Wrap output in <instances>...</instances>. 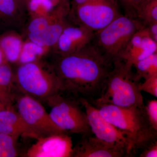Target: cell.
I'll list each match as a JSON object with an SVG mask.
<instances>
[{
  "label": "cell",
  "instance_id": "13",
  "mask_svg": "<svg viewBox=\"0 0 157 157\" xmlns=\"http://www.w3.org/2000/svg\"><path fill=\"white\" fill-rule=\"evenodd\" d=\"M94 32L82 26L64 28L57 45L62 56L76 52L92 42Z\"/></svg>",
  "mask_w": 157,
  "mask_h": 157
},
{
  "label": "cell",
  "instance_id": "20",
  "mask_svg": "<svg viewBox=\"0 0 157 157\" xmlns=\"http://www.w3.org/2000/svg\"><path fill=\"white\" fill-rule=\"evenodd\" d=\"M43 49L42 46L33 42L26 43L21 49L19 60L22 64L35 62L37 57L42 54Z\"/></svg>",
  "mask_w": 157,
  "mask_h": 157
},
{
  "label": "cell",
  "instance_id": "27",
  "mask_svg": "<svg viewBox=\"0 0 157 157\" xmlns=\"http://www.w3.org/2000/svg\"><path fill=\"white\" fill-rule=\"evenodd\" d=\"M140 157H157V140H155L141 150Z\"/></svg>",
  "mask_w": 157,
  "mask_h": 157
},
{
  "label": "cell",
  "instance_id": "32",
  "mask_svg": "<svg viewBox=\"0 0 157 157\" xmlns=\"http://www.w3.org/2000/svg\"><path fill=\"white\" fill-rule=\"evenodd\" d=\"M72 1H73V6L75 7V9H76L78 6L85 2L86 0H72Z\"/></svg>",
  "mask_w": 157,
  "mask_h": 157
},
{
  "label": "cell",
  "instance_id": "25",
  "mask_svg": "<svg viewBox=\"0 0 157 157\" xmlns=\"http://www.w3.org/2000/svg\"><path fill=\"white\" fill-rule=\"evenodd\" d=\"M49 25L46 18L39 17L31 22L29 26V30L30 33H37L43 30Z\"/></svg>",
  "mask_w": 157,
  "mask_h": 157
},
{
  "label": "cell",
  "instance_id": "14",
  "mask_svg": "<svg viewBox=\"0 0 157 157\" xmlns=\"http://www.w3.org/2000/svg\"><path fill=\"white\" fill-rule=\"evenodd\" d=\"M14 78L12 70L6 63L0 66V101L7 109H12L15 100Z\"/></svg>",
  "mask_w": 157,
  "mask_h": 157
},
{
  "label": "cell",
  "instance_id": "18",
  "mask_svg": "<svg viewBox=\"0 0 157 157\" xmlns=\"http://www.w3.org/2000/svg\"><path fill=\"white\" fill-rule=\"evenodd\" d=\"M133 67L136 69L135 75L139 81L157 75V52L137 62Z\"/></svg>",
  "mask_w": 157,
  "mask_h": 157
},
{
  "label": "cell",
  "instance_id": "26",
  "mask_svg": "<svg viewBox=\"0 0 157 157\" xmlns=\"http://www.w3.org/2000/svg\"><path fill=\"white\" fill-rule=\"evenodd\" d=\"M0 133L10 135L15 139H18L21 136H24V133L20 129L10 125L0 124Z\"/></svg>",
  "mask_w": 157,
  "mask_h": 157
},
{
  "label": "cell",
  "instance_id": "11",
  "mask_svg": "<svg viewBox=\"0 0 157 157\" xmlns=\"http://www.w3.org/2000/svg\"><path fill=\"white\" fill-rule=\"evenodd\" d=\"M91 135L82 136L73 147L72 157H130L125 149L104 142Z\"/></svg>",
  "mask_w": 157,
  "mask_h": 157
},
{
  "label": "cell",
  "instance_id": "31",
  "mask_svg": "<svg viewBox=\"0 0 157 157\" xmlns=\"http://www.w3.org/2000/svg\"><path fill=\"white\" fill-rule=\"evenodd\" d=\"M30 9L32 11H36L39 9V5L36 0H30L29 4Z\"/></svg>",
  "mask_w": 157,
  "mask_h": 157
},
{
  "label": "cell",
  "instance_id": "4",
  "mask_svg": "<svg viewBox=\"0 0 157 157\" xmlns=\"http://www.w3.org/2000/svg\"><path fill=\"white\" fill-rule=\"evenodd\" d=\"M144 26L137 17L121 14L104 28L94 32L92 42L114 62L120 60L130 39Z\"/></svg>",
  "mask_w": 157,
  "mask_h": 157
},
{
  "label": "cell",
  "instance_id": "8",
  "mask_svg": "<svg viewBox=\"0 0 157 157\" xmlns=\"http://www.w3.org/2000/svg\"><path fill=\"white\" fill-rule=\"evenodd\" d=\"M76 9L79 25L94 32L104 28L121 15L116 0H86Z\"/></svg>",
  "mask_w": 157,
  "mask_h": 157
},
{
  "label": "cell",
  "instance_id": "33",
  "mask_svg": "<svg viewBox=\"0 0 157 157\" xmlns=\"http://www.w3.org/2000/svg\"><path fill=\"white\" fill-rule=\"evenodd\" d=\"M5 59H6L3 53V51L0 47V66L6 63Z\"/></svg>",
  "mask_w": 157,
  "mask_h": 157
},
{
  "label": "cell",
  "instance_id": "5",
  "mask_svg": "<svg viewBox=\"0 0 157 157\" xmlns=\"http://www.w3.org/2000/svg\"><path fill=\"white\" fill-rule=\"evenodd\" d=\"M15 82L22 94L39 101H45L62 92L61 83L55 70L50 73L35 62L23 64L18 68Z\"/></svg>",
  "mask_w": 157,
  "mask_h": 157
},
{
  "label": "cell",
  "instance_id": "9",
  "mask_svg": "<svg viewBox=\"0 0 157 157\" xmlns=\"http://www.w3.org/2000/svg\"><path fill=\"white\" fill-rule=\"evenodd\" d=\"M78 99L85 110L92 134L104 142L125 149L130 157H132L129 142L124 134L107 121L101 115L99 109L88 100L83 98Z\"/></svg>",
  "mask_w": 157,
  "mask_h": 157
},
{
  "label": "cell",
  "instance_id": "35",
  "mask_svg": "<svg viewBox=\"0 0 157 157\" xmlns=\"http://www.w3.org/2000/svg\"><path fill=\"white\" fill-rule=\"evenodd\" d=\"M14 1H15V0H14ZM16 1H17V0H16Z\"/></svg>",
  "mask_w": 157,
  "mask_h": 157
},
{
  "label": "cell",
  "instance_id": "22",
  "mask_svg": "<svg viewBox=\"0 0 157 157\" xmlns=\"http://www.w3.org/2000/svg\"><path fill=\"white\" fill-rule=\"evenodd\" d=\"M144 109L149 122L153 128L157 131V100L147 101L146 105H144Z\"/></svg>",
  "mask_w": 157,
  "mask_h": 157
},
{
  "label": "cell",
  "instance_id": "21",
  "mask_svg": "<svg viewBox=\"0 0 157 157\" xmlns=\"http://www.w3.org/2000/svg\"><path fill=\"white\" fill-rule=\"evenodd\" d=\"M17 140L10 135L0 133V157L17 156Z\"/></svg>",
  "mask_w": 157,
  "mask_h": 157
},
{
  "label": "cell",
  "instance_id": "28",
  "mask_svg": "<svg viewBox=\"0 0 157 157\" xmlns=\"http://www.w3.org/2000/svg\"><path fill=\"white\" fill-rule=\"evenodd\" d=\"M148 31L150 36L155 42H157V23L144 25Z\"/></svg>",
  "mask_w": 157,
  "mask_h": 157
},
{
  "label": "cell",
  "instance_id": "7",
  "mask_svg": "<svg viewBox=\"0 0 157 157\" xmlns=\"http://www.w3.org/2000/svg\"><path fill=\"white\" fill-rule=\"evenodd\" d=\"M16 99L17 112L27 126L30 137L37 139L66 133L55 124L40 101L23 94Z\"/></svg>",
  "mask_w": 157,
  "mask_h": 157
},
{
  "label": "cell",
  "instance_id": "30",
  "mask_svg": "<svg viewBox=\"0 0 157 157\" xmlns=\"http://www.w3.org/2000/svg\"><path fill=\"white\" fill-rule=\"evenodd\" d=\"M144 1V0H126V2L128 6L131 7L130 9L135 11L137 6Z\"/></svg>",
  "mask_w": 157,
  "mask_h": 157
},
{
  "label": "cell",
  "instance_id": "16",
  "mask_svg": "<svg viewBox=\"0 0 157 157\" xmlns=\"http://www.w3.org/2000/svg\"><path fill=\"white\" fill-rule=\"evenodd\" d=\"M0 47L6 59L14 63L19 59L22 49L20 39L14 36H4L0 39Z\"/></svg>",
  "mask_w": 157,
  "mask_h": 157
},
{
  "label": "cell",
  "instance_id": "24",
  "mask_svg": "<svg viewBox=\"0 0 157 157\" xmlns=\"http://www.w3.org/2000/svg\"><path fill=\"white\" fill-rule=\"evenodd\" d=\"M15 9L14 0H0V17L11 16Z\"/></svg>",
  "mask_w": 157,
  "mask_h": 157
},
{
  "label": "cell",
  "instance_id": "2",
  "mask_svg": "<svg viewBox=\"0 0 157 157\" xmlns=\"http://www.w3.org/2000/svg\"><path fill=\"white\" fill-rule=\"evenodd\" d=\"M94 106L107 121L125 135L132 157L157 140V131L147 119L144 104L128 107L106 104Z\"/></svg>",
  "mask_w": 157,
  "mask_h": 157
},
{
  "label": "cell",
  "instance_id": "29",
  "mask_svg": "<svg viewBox=\"0 0 157 157\" xmlns=\"http://www.w3.org/2000/svg\"><path fill=\"white\" fill-rule=\"evenodd\" d=\"M39 6H42L47 10L49 11L53 7V3L51 0H36Z\"/></svg>",
  "mask_w": 157,
  "mask_h": 157
},
{
  "label": "cell",
  "instance_id": "17",
  "mask_svg": "<svg viewBox=\"0 0 157 157\" xmlns=\"http://www.w3.org/2000/svg\"><path fill=\"white\" fill-rule=\"evenodd\" d=\"M135 12L136 17L144 25L157 23V0H144Z\"/></svg>",
  "mask_w": 157,
  "mask_h": 157
},
{
  "label": "cell",
  "instance_id": "19",
  "mask_svg": "<svg viewBox=\"0 0 157 157\" xmlns=\"http://www.w3.org/2000/svg\"><path fill=\"white\" fill-rule=\"evenodd\" d=\"M0 124L10 125L20 129L24 136L30 137L28 128L19 113L12 109H6L0 111Z\"/></svg>",
  "mask_w": 157,
  "mask_h": 157
},
{
  "label": "cell",
  "instance_id": "23",
  "mask_svg": "<svg viewBox=\"0 0 157 157\" xmlns=\"http://www.w3.org/2000/svg\"><path fill=\"white\" fill-rule=\"evenodd\" d=\"M139 89L141 91L145 92L157 98V75L146 78L143 83L140 82Z\"/></svg>",
  "mask_w": 157,
  "mask_h": 157
},
{
  "label": "cell",
  "instance_id": "12",
  "mask_svg": "<svg viewBox=\"0 0 157 157\" xmlns=\"http://www.w3.org/2000/svg\"><path fill=\"white\" fill-rule=\"evenodd\" d=\"M157 52V42L150 36L145 26L132 37L121 56L129 67Z\"/></svg>",
  "mask_w": 157,
  "mask_h": 157
},
{
  "label": "cell",
  "instance_id": "1",
  "mask_svg": "<svg viewBox=\"0 0 157 157\" xmlns=\"http://www.w3.org/2000/svg\"><path fill=\"white\" fill-rule=\"evenodd\" d=\"M113 62L91 42L76 52L62 56L55 71L62 92L91 102L100 96Z\"/></svg>",
  "mask_w": 157,
  "mask_h": 157
},
{
  "label": "cell",
  "instance_id": "34",
  "mask_svg": "<svg viewBox=\"0 0 157 157\" xmlns=\"http://www.w3.org/2000/svg\"><path fill=\"white\" fill-rule=\"evenodd\" d=\"M7 109V108H6V106H5V105H4V104H3L0 101V111L4 110V109Z\"/></svg>",
  "mask_w": 157,
  "mask_h": 157
},
{
  "label": "cell",
  "instance_id": "15",
  "mask_svg": "<svg viewBox=\"0 0 157 157\" xmlns=\"http://www.w3.org/2000/svg\"><path fill=\"white\" fill-rule=\"evenodd\" d=\"M64 26L61 21L49 25L43 30L30 33L29 38L31 42L43 47L57 44Z\"/></svg>",
  "mask_w": 157,
  "mask_h": 157
},
{
  "label": "cell",
  "instance_id": "3",
  "mask_svg": "<svg viewBox=\"0 0 157 157\" xmlns=\"http://www.w3.org/2000/svg\"><path fill=\"white\" fill-rule=\"evenodd\" d=\"M140 81L132 67L122 60L115 61L100 96L90 103L94 105L111 104L120 107L143 105Z\"/></svg>",
  "mask_w": 157,
  "mask_h": 157
},
{
  "label": "cell",
  "instance_id": "10",
  "mask_svg": "<svg viewBox=\"0 0 157 157\" xmlns=\"http://www.w3.org/2000/svg\"><path fill=\"white\" fill-rule=\"evenodd\" d=\"M29 147L28 157H72L73 141L70 134L58 133L37 138Z\"/></svg>",
  "mask_w": 157,
  "mask_h": 157
},
{
  "label": "cell",
  "instance_id": "6",
  "mask_svg": "<svg viewBox=\"0 0 157 157\" xmlns=\"http://www.w3.org/2000/svg\"><path fill=\"white\" fill-rule=\"evenodd\" d=\"M49 114L55 124L65 133L82 135L92 134L85 111L78 99L63 92L48 98Z\"/></svg>",
  "mask_w": 157,
  "mask_h": 157
}]
</instances>
